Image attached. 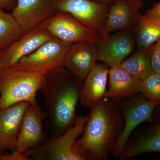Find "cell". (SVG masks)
Here are the masks:
<instances>
[{
    "instance_id": "1",
    "label": "cell",
    "mask_w": 160,
    "mask_h": 160,
    "mask_svg": "<svg viewBox=\"0 0 160 160\" xmlns=\"http://www.w3.org/2000/svg\"><path fill=\"white\" fill-rule=\"evenodd\" d=\"M82 137L73 150L83 160H106L125 125L122 107L104 97L90 108Z\"/></svg>"
},
{
    "instance_id": "2",
    "label": "cell",
    "mask_w": 160,
    "mask_h": 160,
    "mask_svg": "<svg viewBox=\"0 0 160 160\" xmlns=\"http://www.w3.org/2000/svg\"><path fill=\"white\" fill-rule=\"evenodd\" d=\"M83 83L64 66L47 72L41 90L54 137L63 134L76 122V109Z\"/></svg>"
},
{
    "instance_id": "3",
    "label": "cell",
    "mask_w": 160,
    "mask_h": 160,
    "mask_svg": "<svg viewBox=\"0 0 160 160\" xmlns=\"http://www.w3.org/2000/svg\"><path fill=\"white\" fill-rule=\"evenodd\" d=\"M47 74L14 66L3 68L0 72V109L20 102L38 103L37 93L42 89Z\"/></svg>"
},
{
    "instance_id": "4",
    "label": "cell",
    "mask_w": 160,
    "mask_h": 160,
    "mask_svg": "<svg viewBox=\"0 0 160 160\" xmlns=\"http://www.w3.org/2000/svg\"><path fill=\"white\" fill-rule=\"evenodd\" d=\"M88 116L78 118L74 125L63 134L29 149L26 154L30 160H83L73 150L75 142L82 134Z\"/></svg>"
},
{
    "instance_id": "5",
    "label": "cell",
    "mask_w": 160,
    "mask_h": 160,
    "mask_svg": "<svg viewBox=\"0 0 160 160\" xmlns=\"http://www.w3.org/2000/svg\"><path fill=\"white\" fill-rule=\"evenodd\" d=\"M71 45L53 37L12 66L28 71L49 72L63 67L65 56Z\"/></svg>"
},
{
    "instance_id": "6",
    "label": "cell",
    "mask_w": 160,
    "mask_h": 160,
    "mask_svg": "<svg viewBox=\"0 0 160 160\" xmlns=\"http://www.w3.org/2000/svg\"><path fill=\"white\" fill-rule=\"evenodd\" d=\"M52 37L69 44L87 42L98 43V32L84 26L70 15L58 12L40 26Z\"/></svg>"
},
{
    "instance_id": "7",
    "label": "cell",
    "mask_w": 160,
    "mask_h": 160,
    "mask_svg": "<svg viewBox=\"0 0 160 160\" xmlns=\"http://www.w3.org/2000/svg\"><path fill=\"white\" fill-rule=\"evenodd\" d=\"M158 106L157 103L148 101L142 94L123 106L125 125L112 148L111 151L114 156L119 158L132 133L138 126L151 121L154 109Z\"/></svg>"
},
{
    "instance_id": "8",
    "label": "cell",
    "mask_w": 160,
    "mask_h": 160,
    "mask_svg": "<svg viewBox=\"0 0 160 160\" xmlns=\"http://www.w3.org/2000/svg\"><path fill=\"white\" fill-rule=\"evenodd\" d=\"M58 12L70 15L98 32L104 28L109 6L94 0H55Z\"/></svg>"
},
{
    "instance_id": "9",
    "label": "cell",
    "mask_w": 160,
    "mask_h": 160,
    "mask_svg": "<svg viewBox=\"0 0 160 160\" xmlns=\"http://www.w3.org/2000/svg\"><path fill=\"white\" fill-rule=\"evenodd\" d=\"M142 0H118L109 6L106 24L100 32V37L106 38L116 32L129 30L136 26L140 16Z\"/></svg>"
},
{
    "instance_id": "10",
    "label": "cell",
    "mask_w": 160,
    "mask_h": 160,
    "mask_svg": "<svg viewBox=\"0 0 160 160\" xmlns=\"http://www.w3.org/2000/svg\"><path fill=\"white\" fill-rule=\"evenodd\" d=\"M46 118L47 113L38 103L29 104L24 113L15 150L26 153L29 149L47 141L43 129V121Z\"/></svg>"
},
{
    "instance_id": "11",
    "label": "cell",
    "mask_w": 160,
    "mask_h": 160,
    "mask_svg": "<svg viewBox=\"0 0 160 160\" xmlns=\"http://www.w3.org/2000/svg\"><path fill=\"white\" fill-rule=\"evenodd\" d=\"M135 41L129 30L116 32L98 42V60L109 66H119L134 51Z\"/></svg>"
},
{
    "instance_id": "12",
    "label": "cell",
    "mask_w": 160,
    "mask_h": 160,
    "mask_svg": "<svg viewBox=\"0 0 160 160\" xmlns=\"http://www.w3.org/2000/svg\"><path fill=\"white\" fill-rule=\"evenodd\" d=\"M52 37L40 26L25 31L19 39L0 52V67L2 69L14 66Z\"/></svg>"
},
{
    "instance_id": "13",
    "label": "cell",
    "mask_w": 160,
    "mask_h": 160,
    "mask_svg": "<svg viewBox=\"0 0 160 160\" xmlns=\"http://www.w3.org/2000/svg\"><path fill=\"white\" fill-rule=\"evenodd\" d=\"M58 12L55 0H17L11 14L26 31L40 26Z\"/></svg>"
},
{
    "instance_id": "14",
    "label": "cell",
    "mask_w": 160,
    "mask_h": 160,
    "mask_svg": "<svg viewBox=\"0 0 160 160\" xmlns=\"http://www.w3.org/2000/svg\"><path fill=\"white\" fill-rule=\"evenodd\" d=\"M98 60L97 43H73L65 56L63 66L78 78L84 81Z\"/></svg>"
},
{
    "instance_id": "15",
    "label": "cell",
    "mask_w": 160,
    "mask_h": 160,
    "mask_svg": "<svg viewBox=\"0 0 160 160\" xmlns=\"http://www.w3.org/2000/svg\"><path fill=\"white\" fill-rule=\"evenodd\" d=\"M28 102L17 103L0 109V150L15 149Z\"/></svg>"
},
{
    "instance_id": "16",
    "label": "cell",
    "mask_w": 160,
    "mask_h": 160,
    "mask_svg": "<svg viewBox=\"0 0 160 160\" xmlns=\"http://www.w3.org/2000/svg\"><path fill=\"white\" fill-rule=\"evenodd\" d=\"M109 67L103 63H97L83 81L80 93L81 105L90 108L104 97L109 78Z\"/></svg>"
},
{
    "instance_id": "17",
    "label": "cell",
    "mask_w": 160,
    "mask_h": 160,
    "mask_svg": "<svg viewBox=\"0 0 160 160\" xmlns=\"http://www.w3.org/2000/svg\"><path fill=\"white\" fill-rule=\"evenodd\" d=\"M109 89L104 97L118 100L129 98L141 92L142 80L127 73L120 66L109 68Z\"/></svg>"
},
{
    "instance_id": "18",
    "label": "cell",
    "mask_w": 160,
    "mask_h": 160,
    "mask_svg": "<svg viewBox=\"0 0 160 160\" xmlns=\"http://www.w3.org/2000/svg\"><path fill=\"white\" fill-rule=\"evenodd\" d=\"M147 152H160V122L147 127L136 141L126 145L119 158L129 159Z\"/></svg>"
},
{
    "instance_id": "19",
    "label": "cell",
    "mask_w": 160,
    "mask_h": 160,
    "mask_svg": "<svg viewBox=\"0 0 160 160\" xmlns=\"http://www.w3.org/2000/svg\"><path fill=\"white\" fill-rule=\"evenodd\" d=\"M153 45L147 49H138L126 58L120 67L136 78L144 80L153 72L151 63Z\"/></svg>"
},
{
    "instance_id": "20",
    "label": "cell",
    "mask_w": 160,
    "mask_h": 160,
    "mask_svg": "<svg viewBox=\"0 0 160 160\" xmlns=\"http://www.w3.org/2000/svg\"><path fill=\"white\" fill-rule=\"evenodd\" d=\"M160 38V18H148L141 15L136 29L138 49L149 48Z\"/></svg>"
},
{
    "instance_id": "21",
    "label": "cell",
    "mask_w": 160,
    "mask_h": 160,
    "mask_svg": "<svg viewBox=\"0 0 160 160\" xmlns=\"http://www.w3.org/2000/svg\"><path fill=\"white\" fill-rule=\"evenodd\" d=\"M25 32L11 13L0 8V52L19 39Z\"/></svg>"
},
{
    "instance_id": "22",
    "label": "cell",
    "mask_w": 160,
    "mask_h": 160,
    "mask_svg": "<svg viewBox=\"0 0 160 160\" xmlns=\"http://www.w3.org/2000/svg\"><path fill=\"white\" fill-rule=\"evenodd\" d=\"M140 93L148 101L160 105V73L153 71L142 80Z\"/></svg>"
},
{
    "instance_id": "23",
    "label": "cell",
    "mask_w": 160,
    "mask_h": 160,
    "mask_svg": "<svg viewBox=\"0 0 160 160\" xmlns=\"http://www.w3.org/2000/svg\"><path fill=\"white\" fill-rule=\"evenodd\" d=\"M151 63L153 71L160 73V38L153 45Z\"/></svg>"
},
{
    "instance_id": "24",
    "label": "cell",
    "mask_w": 160,
    "mask_h": 160,
    "mask_svg": "<svg viewBox=\"0 0 160 160\" xmlns=\"http://www.w3.org/2000/svg\"><path fill=\"white\" fill-rule=\"evenodd\" d=\"M26 153H22L14 150L11 154H4L3 152L0 154V160H29Z\"/></svg>"
},
{
    "instance_id": "25",
    "label": "cell",
    "mask_w": 160,
    "mask_h": 160,
    "mask_svg": "<svg viewBox=\"0 0 160 160\" xmlns=\"http://www.w3.org/2000/svg\"><path fill=\"white\" fill-rule=\"evenodd\" d=\"M143 16L150 19L160 18V1L154 3L152 7L148 9Z\"/></svg>"
},
{
    "instance_id": "26",
    "label": "cell",
    "mask_w": 160,
    "mask_h": 160,
    "mask_svg": "<svg viewBox=\"0 0 160 160\" xmlns=\"http://www.w3.org/2000/svg\"><path fill=\"white\" fill-rule=\"evenodd\" d=\"M17 0H0V8L2 9H13Z\"/></svg>"
},
{
    "instance_id": "27",
    "label": "cell",
    "mask_w": 160,
    "mask_h": 160,
    "mask_svg": "<svg viewBox=\"0 0 160 160\" xmlns=\"http://www.w3.org/2000/svg\"><path fill=\"white\" fill-rule=\"evenodd\" d=\"M94 1L106 4L107 6H109L112 3L115 2L116 1H118V0H94Z\"/></svg>"
},
{
    "instance_id": "28",
    "label": "cell",
    "mask_w": 160,
    "mask_h": 160,
    "mask_svg": "<svg viewBox=\"0 0 160 160\" xmlns=\"http://www.w3.org/2000/svg\"><path fill=\"white\" fill-rule=\"evenodd\" d=\"M2 152H3L2 151V150H0V154H1V153H2Z\"/></svg>"
},
{
    "instance_id": "29",
    "label": "cell",
    "mask_w": 160,
    "mask_h": 160,
    "mask_svg": "<svg viewBox=\"0 0 160 160\" xmlns=\"http://www.w3.org/2000/svg\"><path fill=\"white\" fill-rule=\"evenodd\" d=\"M2 68H1V67H0V72H1V70H2Z\"/></svg>"
},
{
    "instance_id": "30",
    "label": "cell",
    "mask_w": 160,
    "mask_h": 160,
    "mask_svg": "<svg viewBox=\"0 0 160 160\" xmlns=\"http://www.w3.org/2000/svg\"></svg>"
}]
</instances>
